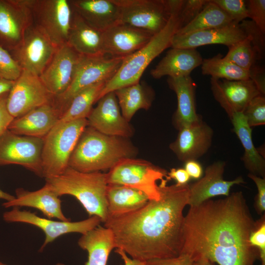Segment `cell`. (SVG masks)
<instances>
[{
    "mask_svg": "<svg viewBox=\"0 0 265 265\" xmlns=\"http://www.w3.org/2000/svg\"><path fill=\"white\" fill-rule=\"evenodd\" d=\"M257 224L242 191L208 199L185 216L181 254L219 265H254L259 255L249 237Z\"/></svg>",
    "mask_w": 265,
    "mask_h": 265,
    "instance_id": "obj_1",
    "label": "cell"
},
{
    "mask_svg": "<svg viewBox=\"0 0 265 265\" xmlns=\"http://www.w3.org/2000/svg\"><path fill=\"white\" fill-rule=\"evenodd\" d=\"M159 185L160 198L149 200L130 213L108 216L104 227L112 232L116 248L143 262L174 258L183 245V211L188 205L189 184Z\"/></svg>",
    "mask_w": 265,
    "mask_h": 265,
    "instance_id": "obj_2",
    "label": "cell"
},
{
    "mask_svg": "<svg viewBox=\"0 0 265 265\" xmlns=\"http://www.w3.org/2000/svg\"><path fill=\"white\" fill-rule=\"evenodd\" d=\"M136 154V148L128 138L106 135L87 126L70 156L68 166L84 173L110 170Z\"/></svg>",
    "mask_w": 265,
    "mask_h": 265,
    "instance_id": "obj_3",
    "label": "cell"
},
{
    "mask_svg": "<svg viewBox=\"0 0 265 265\" xmlns=\"http://www.w3.org/2000/svg\"><path fill=\"white\" fill-rule=\"evenodd\" d=\"M45 180L58 196L70 195L75 197L89 217L98 216L103 223L107 219L106 173L81 172L68 166L61 175Z\"/></svg>",
    "mask_w": 265,
    "mask_h": 265,
    "instance_id": "obj_4",
    "label": "cell"
},
{
    "mask_svg": "<svg viewBox=\"0 0 265 265\" xmlns=\"http://www.w3.org/2000/svg\"><path fill=\"white\" fill-rule=\"evenodd\" d=\"M180 28L178 16L171 15L162 30L154 35L139 50L124 57L117 71L106 83L98 100L109 92L138 82L151 62L165 49L171 47L172 38Z\"/></svg>",
    "mask_w": 265,
    "mask_h": 265,
    "instance_id": "obj_5",
    "label": "cell"
},
{
    "mask_svg": "<svg viewBox=\"0 0 265 265\" xmlns=\"http://www.w3.org/2000/svg\"><path fill=\"white\" fill-rule=\"evenodd\" d=\"M87 126V119L57 124L45 136L41 155L43 177L58 176L68 168L70 156Z\"/></svg>",
    "mask_w": 265,
    "mask_h": 265,
    "instance_id": "obj_6",
    "label": "cell"
},
{
    "mask_svg": "<svg viewBox=\"0 0 265 265\" xmlns=\"http://www.w3.org/2000/svg\"><path fill=\"white\" fill-rule=\"evenodd\" d=\"M124 58L106 54L80 55L71 83L64 92L53 98V104L61 116L79 92L98 82L109 80L120 67Z\"/></svg>",
    "mask_w": 265,
    "mask_h": 265,
    "instance_id": "obj_7",
    "label": "cell"
},
{
    "mask_svg": "<svg viewBox=\"0 0 265 265\" xmlns=\"http://www.w3.org/2000/svg\"><path fill=\"white\" fill-rule=\"evenodd\" d=\"M167 172L151 162L128 158L122 160L106 174L108 184H118L139 190L149 200H159L160 192L157 182L169 181Z\"/></svg>",
    "mask_w": 265,
    "mask_h": 265,
    "instance_id": "obj_8",
    "label": "cell"
},
{
    "mask_svg": "<svg viewBox=\"0 0 265 265\" xmlns=\"http://www.w3.org/2000/svg\"><path fill=\"white\" fill-rule=\"evenodd\" d=\"M33 24L56 47L67 43L72 10L68 0H30Z\"/></svg>",
    "mask_w": 265,
    "mask_h": 265,
    "instance_id": "obj_9",
    "label": "cell"
},
{
    "mask_svg": "<svg viewBox=\"0 0 265 265\" xmlns=\"http://www.w3.org/2000/svg\"><path fill=\"white\" fill-rule=\"evenodd\" d=\"M44 139L15 134L6 130L0 137V165L16 164L43 177Z\"/></svg>",
    "mask_w": 265,
    "mask_h": 265,
    "instance_id": "obj_10",
    "label": "cell"
},
{
    "mask_svg": "<svg viewBox=\"0 0 265 265\" xmlns=\"http://www.w3.org/2000/svg\"><path fill=\"white\" fill-rule=\"evenodd\" d=\"M119 7L120 23L155 35L162 30L170 17L164 0H113Z\"/></svg>",
    "mask_w": 265,
    "mask_h": 265,
    "instance_id": "obj_11",
    "label": "cell"
},
{
    "mask_svg": "<svg viewBox=\"0 0 265 265\" xmlns=\"http://www.w3.org/2000/svg\"><path fill=\"white\" fill-rule=\"evenodd\" d=\"M56 48L45 33L33 23L21 42L9 52L23 70L39 76Z\"/></svg>",
    "mask_w": 265,
    "mask_h": 265,
    "instance_id": "obj_12",
    "label": "cell"
},
{
    "mask_svg": "<svg viewBox=\"0 0 265 265\" xmlns=\"http://www.w3.org/2000/svg\"><path fill=\"white\" fill-rule=\"evenodd\" d=\"M3 219L7 222L28 224L41 229L45 234V238L40 251L60 236L71 233H79L83 235L99 226L102 222L97 216H92L86 219L76 222L56 221L41 217L34 213L20 210L16 207L5 212L3 214Z\"/></svg>",
    "mask_w": 265,
    "mask_h": 265,
    "instance_id": "obj_13",
    "label": "cell"
},
{
    "mask_svg": "<svg viewBox=\"0 0 265 265\" xmlns=\"http://www.w3.org/2000/svg\"><path fill=\"white\" fill-rule=\"evenodd\" d=\"M53 98L38 76L23 70L8 93L7 109L15 118L36 107L52 103Z\"/></svg>",
    "mask_w": 265,
    "mask_h": 265,
    "instance_id": "obj_14",
    "label": "cell"
},
{
    "mask_svg": "<svg viewBox=\"0 0 265 265\" xmlns=\"http://www.w3.org/2000/svg\"><path fill=\"white\" fill-rule=\"evenodd\" d=\"M30 0H0V46L10 51L33 24Z\"/></svg>",
    "mask_w": 265,
    "mask_h": 265,
    "instance_id": "obj_15",
    "label": "cell"
},
{
    "mask_svg": "<svg viewBox=\"0 0 265 265\" xmlns=\"http://www.w3.org/2000/svg\"><path fill=\"white\" fill-rule=\"evenodd\" d=\"M80 56L67 43L57 47L39 76L53 97L64 92L71 83Z\"/></svg>",
    "mask_w": 265,
    "mask_h": 265,
    "instance_id": "obj_16",
    "label": "cell"
},
{
    "mask_svg": "<svg viewBox=\"0 0 265 265\" xmlns=\"http://www.w3.org/2000/svg\"><path fill=\"white\" fill-rule=\"evenodd\" d=\"M249 35L246 20L240 23L232 22L225 26L195 31L188 34H175L171 47L196 49L212 44H222L228 47L243 40Z\"/></svg>",
    "mask_w": 265,
    "mask_h": 265,
    "instance_id": "obj_17",
    "label": "cell"
},
{
    "mask_svg": "<svg viewBox=\"0 0 265 265\" xmlns=\"http://www.w3.org/2000/svg\"><path fill=\"white\" fill-rule=\"evenodd\" d=\"M87 120L88 126L106 135L129 138L133 134L132 127L121 112L114 91L98 101Z\"/></svg>",
    "mask_w": 265,
    "mask_h": 265,
    "instance_id": "obj_18",
    "label": "cell"
},
{
    "mask_svg": "<svg viewBox=\"0 0 265 265\" xmlns=\"http://www.w3.org/2000/svg\"><path fill=\"white\" fill-rule=\"evenodd\" d=\"M226 162L218 160L208 166L204 174L195 183L189 184V207L197 206L205 201L220 195L227 196L233 186L245 183L243 178L238 176L231 181L223 178Z\"/></svg>",
    "mask_w": 265,
    "mask_h": 265,
    "instance_id": "obj_19",
    "label": "cell"
},
{
    "mask_svg": "<svg viewBox=\"0 0 265 265\" xmlns=\"http://www.w3.org/2000/svg\"><path fill=\"white\" fill-rule=\"evenodd\" d=\"M210 82L215 100L230 119L235 113H242L253 98L261 95L250 79L229 80L211 78Z\"/></svg>",
    "mask_w": 265,
    "mask_h": 265,
    "instance_id": "obj_20",
    "label": "cell"
},
{
    "mask_svg": "<svg viewBox=\"0 0 265 265\" xmlns=\"http://www.w3.org/2000/svg\"><path fill=\"white\" fill-rule=\"evenodd\" d=\"M213 133L212 128L201 119L179 130L170 148L180 161L197 160L208 152Z\"/></svg>",
    "mask_w": 265,
    "mask_h": 265,
    "instance_id": "obj_21",
    "label": "cell"
},
{
    "mask_svg": "<svg viewBox=\"0 0 265 265\" xmlns=\"http://www.w3.org/2000/svg\"><path fill=\"white\" fill-rule=\"evenodd\" d=\"M153 36L145 30L119 23L102 32L104 53L125 57L145 45Z\"/></svg>",
    "mask_w": 265,
    "mask_h": 265,
    "instance_id": "obj_22",
    "label": "cell"
},
{
    "mask_svg": "<svg viewBox=\"0 0 265 265\" xmlns=\"http://www.w3.org/2000/svg\"><path fill=\"white\" fill-rule=\"evenodd\" d=\"M60 117L59 112L52 102L14 118L7 130L16 134L44 139L56 125Z\"/></svg>",
    "mask_w": 265,
    "mask_h": 265,
    "instance_id": "obj_23",
    "label": "cell"
},
{
    "mask_svg": "<svg viewBox=\"0 0 265 265\" xmlns=\"http://www.w3.org/2000/svg\"><path fill=\"white\" fill-rule=\"evenodd\" d=\"M2 206L5 208L30 207L39 210L48 218H56L64 221H71L63 213L61 201L59 197L47 184L35 191L17 188L15 198L4 202Z\"/></svg>",
    "mask_w": 265,
    "mask_h": 265,
    "instance_id": "obj_24",
    "label": "cell"
},
{
    "mask_svg": "<svg viewBox=\"0 0 265 265\" xmlns=\"http://www.w3.org/2000/svg\"><path fill=\"white\" fill-rule=\"evenodd\" d=\"M73 11L87 24L103 32L120 23V11L113 0H68Z\"/></svg>",
    "mask_w": 265,
    "mask_h": 265,
    "instance_id": "obj_25",
    "label": "cell"
},
{
    "mask_svg": "<svg viewBox=\"0 0 265 265\" xmlns=\"http://www.w3.org/2000/svg\"><path fill=\"white\" fill-rule=\"evenodd\" d=\"M167 83L177 99V107L173 116L175 128L179 131L202 119L196 111V85L191 77L168 78Z\"/></svg>",
    "mask_w": 265,
    "mask_h": 265,
    "instance_id": "obj_26",
    "label": "cell"
},
{
    "mask_svg": "<svg viewBox=\"0 0 265 265\" xmlns=\"http://www.w3.org/2000/svg\"><path fill=\"white\" fill-rule=\"evenodd\" d=\"M203 60L196 49L172 48L151 70L150 74L156 79L166 76L168 78L187 77L194 69L201 65Z\"/></svg>",
    "mask_w": 265,
    "mask_h": 265,
    "instance_id": "obj_27",
    "label": "cell"
},
{
    "mask_svg": "<svg viewBox=\"0 0 265 265\" xmlns=\"http://www.w3.org/2000/svg\"><path fill=\"white\" fill-rule=\"evenodd\" d=\"M67 43L80 55L104 54L102 32L91 27L73 10Z\"/></svg>",
    "mask_w": 265,
    "mask_h": 265,
    "instance_id": "obj_28",
    "label": "cell"
},
{
    "mask_svg": "<svg viewBox=\"0 0 265 265\" xmlns=\"http://www.w3.org/2000/svg\"><path fill=\"white\" fill-rule=\"evenodd\" d=\"M78 243L88 253V260L85 265H106L111 251L116 248L112 231L100 226L82 235Z\"/></svg>",
    "mask_w": 265,
    "mask_h": 265,
    "instance_id": "obj_29",
    "label": "cell"
},
{
    "mask_svg": "<svg viewBox=\"0 0 265 265\" xmlns=\"http://www.w3.org/2000/svg\"><path fill=\"white\" fill-rule=\"evenodd\" d=\"M233 130L240 141L244 154L241 158L249 173L265 178V160L254 145L252 128L242 112L235 113L230 118Z\"/></svg>",
    "mask_w": 265,
    "mask_h": 265,
    "instance_id": "obj_30",
    "label": "cell"
},
{
    "mask_svg": "<svg viewBox=\"0 0 265 265\" xmlns=\"http://www.w3.org/2000/svg\"><path fill=\"white\" fill-rule=\"evenodd\" d=\"M106 196L108 217L120 216L137 210L149 200L143 192L118 184L107 185Z\"/></svg>",
    "mask_w": 265,
    "mask_h": 265,
    "instance_id": "obj_31",
    "label": "cell"
},
{
    "mask_svg": "<svg viewBox=\"0 0 265 265\" xmlns=\"http://www.w3.org/2000/svg\"><path fill=\"white\" fill-rule=\"evenodd\" d=\"M114 92L121 113L129 122L138 110L148 109L154 97L153 89L140 81L118 89Z\"/></svg>",
    "mask_w": 265,
    "mask_h": 265,
    "instance_id": "obj_32",
    "label": "cell"
},
{
    "mask_svg": "<svg viewBox=\"0 0 265 265\" xmlns=\"http://www.w3.org/2000/svg\"><path fill=\"white\" fill-rule=\"evenodd\" d=\"M106 82H98L77 94L57 124L87 119L92 109V106L98 102L100 93Z\"/></svg>",
    "mask_w": 265,
    "mask_h": 265,
    "instance_id": "obj_33",
    "label": "cell"
},
{
    "mask_svg": "<svg viewBox=\"0 0 265 265\" xmlns=\"http://www.w3.org/2000/svg\"><path fill=\"white\" fill-rule=\"evenodd\" d=\"M233 21L212 0L189 24L179 28L176 34L183 35L204 29L225 26Z\"/></svg>",
    "mask_w": 265,
    "mask_h": 265,
    "instance_id": "obj_34",
    "label": "cell"
},
{
    "mask_svg": "<svg viewBox=\"0 0 265 265\" xmlns=\"http://www.w3.org/2000/svg\"><path fill=\"white\" fill-rule=\"evenodd\" d=\"M259 45L257 38L249 29V35L229 47L228 52L223 57L240 68L249 71L263 54Z\"/></svg>",
    "mask_w": 265,
    "mask_h": 265,
    "instance_id": "obj_35",
    "label": "cell"
},
{
    "mask_svg": "<svg viewBox=\"0 0 265 265\" xmlns=\"http://www.w3.org/2000/svg\"><path fill=\"white\" fill-rule=\"evenodd\" d=\"M202 73L211 78L229 80L250 79V71L243 69L218 54L203 59L201 64Z\"/></svg>",
    "mask_w": 265,
    "mask_h": 265,
    "instance_id": "obj_36",
    "label": "cell"
},
{
    "mask_svg": "<svg viewBox=\"0 0 265 265\" xmlns=\"http://www.w3.org/2000/svg\"><path fill=\"white\" fill-rule=\"evenodd\" d=\"M242 113L251 127L265 124V97L259 95L247 104Z\"/></svg>",
    "mask_w": 265,
    "mask_h": 265,
    "instance_id": "obj_37",
    "label": "cell"
},
{
    "mask_svg": "<svg viewBox=\"0 0 265 265\" xmlns=\"http://www.w3.org/2000/svg\"><path fill=\"white\" fill-rule=\"evenodd\" d=\"M233 22L240 23L248 18L246 0H212Z\"/></svg>",
    "mask_w": 265,
    "mask_h": 265,
    "instance_id": "obj_38",
    "label": "cell"
},
{
    "mask_svg": "<svg viewBox=\"0 0 265 265\" xmlns=\"http://www.w3.org/2000/svg\"><path fill=\"white\" fill-rule=\"evenodd\" d=\"M22 71L9 51L0 46V77L15 81L20 77Z\"/></svg>",
    "mask_w": 265,
    "mask_h": 265,
    "instance_id": "obj_39",
    "label": "cell"
},
{
    "mask_svg": "<svg viewBox=\"0 0 265 265\" xmlns=\"http://www.w3.org/2000/svg\"><path fill=\"white\" fill-rule=\"evenodd\" d=\"M256 228L249 237L250 244L258 251L260 265H265V215L263 214L258 220Z\"/></svg>",
    "mask_w": 265,
    "mask_h": 265,
    "instance_id": "obj_40",
    "label": "cell"
},
{
    "mask_svg": "<svg viewBox=\"0 0 265 265\" xmlns=\"http://www.w3.org/2000/svg\"><path fill=\"white\" fill-rule=\"evenodd\" d=\"M209 0H185L178 16L181 28L191 22L200 13Z\"/></svg>",
    "mask_w": 265,
    "mask_h": 265,
    "instance_id": "obj_41",
    "label": "cell"
},
{
    "mask_svg": "<svg viewBox=\"0 0 265 265\" xmlns=\"http://www.w3.org/2000/svg\"><path fill=\"white\" fill-rule=\"evenodd\" d=\"M248 18L265 34V0H246Z\"/></svg>",
    "mask_w": 265,
    "mask_h": 265,
    "instance_id": "obj_42",
    "label": "cell"
},
{
    "mask_svg": "<svg viewBox=\"0 0 265 265\" xmlns=\"http://www.w3.org/2000/svg\"><path fill=\"white\" fill-rule=\"evenodd\" d=\"M248 177L256 185L258 192L255 196L254 207L258 214L263 215L265 211V178L248 173Z\"/></svg>",
    "mask_w": 265,
    "mask_h": 265,
    "instance_id": "obj_43",
    "label": "cell"
},
{
    "mask_svg": "<svg viewBox=\"0 0 265 265\" xmlns=\"http://www.w3.org/2000/svg\"><path fill=\"white\" fill-rule=\"evenodd\" d=\"M192 260L187 255L181 254L171 258L154 259L146 262V265H191Z\"/></svg>",
    "mask_w": 265,
    "mask_h": 265,
    "instance_id": "obj_44",
    "label": "cell"
},
{
    "mask_svg": "<svg viewBox=\"0 0 265 265\" xmlns=\"http://www.w3.org/2000/svg\"><path fill=\"white\" fill-rule=\"evenodd\" d=\"M8 93H5L0 96V137L7 129L14 119L7 109L6 102Z\"/></svg>",
    "mask_w": 265,
    "mask_h": 265,
    "instance_id": "obj_45",
    "label": "cell"
},
{
    "mask_svg": "<svg viewBox=\"0 0 265 265\" xmlns=\"http://www.w3.org/2000/svg\"><path fill=\"white\" fill-rule=\"evenodd\" d=\"M250 79L255 84L261 94H265V73L263 68L255 65L250 70Z\"/></svg>",
    "mask_w": 265,
    "mask_h": 265,
    "instance_id": "obj_46",
    "label": "cell"
},
{
    "mask_svg": "<svg viewBox=\"0 0 265 265\" xmlns=\"http://www.w3.org/2000/svg\"><path fill=\"white\" fill-rule=\"evenodd\" d=\"M168 180L174 179L178 185L188 184L190 177L184 168H171L167 173Z\"/></svg>",
    "mask_w": 265,
    "mask_h": 265,
    "instance_id": "obj_47",
    "label": "cell"
},
{
    "mask_svg": "<svg viewBox=\"0 0 265 265\" xmlns=\"http://www.w3.org/2000/svg\"><path fill=\"white\" fill-rule=\"evenodd\" d=\"M184 169L190 178L198 180L203 174L201 164L197 160H190L185 162Z\"/></svg>",
    "mask_w": 265,
    "mask_h": 265,
    "instance_id": "obj_48",
    "label": "cell"
},
{
    "mask_svg": "<svg viewBox=\"0 0 265 265\" xmlns=\"http://www.w3.org/2000/svg\"><path fill=\"white\" fill-rule=\"evenodd\" d=\"M185 0H164L166 7L170 15L179 16Z\"/></svg>",
    "mask_w": 265,
    "mask_h": 265,
    "instance_id": "obj_49",
    "label": "cell"
},
{
    "mask_svg": "<svg viewBox=\"0 0 265 265\" xmlns=\"http://www.w3.org/2000/svg\"><path fill=\"white\" fill-rule=\"evenodd\" d=\"M115 252L120 256L124 262V265H146L145 262L129 257L128 255L121 249L116 248Z\"/></svg>",
    "mask_w": 265,
    "mask_h": 265,
    "instance_id": "obj_50",
    "label": "cell"
},
{
    "mask_svg": "<svg viewBox=\"0 0 265 265\" xmlns=\"http://www.w3.org/2000/svg\"><path fill=\"white\" fill-rule=\"evenodd\" d=\"M14 82V81L8 80L0 77V96L9 92Z\"/></svg>",
    "mask_w": 265,
    "mask_h": 265,
    "instance_id": "obj_51",
    "label": "cell"
},
{
    "mask_svg": "<svg viewBox=\"0 0 265 265\" xmlns=\"http://www.w3.org/2000/svg\"><path fill=\"white\" fill-rule=\"evenodd\" d=\"M191 265H215V263L206 258H201L193 261Z\"/></svg>",
    "mask_w": 265,
    "mask_h": 265,
    "instance_id": "obj_52",
    "label": "cell"
},
{
    "mask_svg": "<svg viewBox=\"0 0 265 265\" xmlns=\"http://www.w3.org/2000/svg\"><path fill=\"white\" fill-rule=\"evenodd\" d=\"M14 198V196L3 191L0 188V199L5 200L6 202L11 201Z\"/></svg>",
    "mask_w": 265,
    "mask_h": 265,
    "instance_id": "obj_53",
    "label": "cell"
},
{
    "mask_svg": "<svg viewBox=\"0 0 265 265\" xmlns=\"http://www.w3.org/2000/svg\"><path fill=\"white\" fill-rule=\"evenodd\" d=\"M0 265H7L4 264L3 263L0 262Z\"/></svg>",
    "mask_w": 265,
    "mask_h": 265,
    "instance_id": "obj_54",
    "label": "cell"
}]
</instances>
